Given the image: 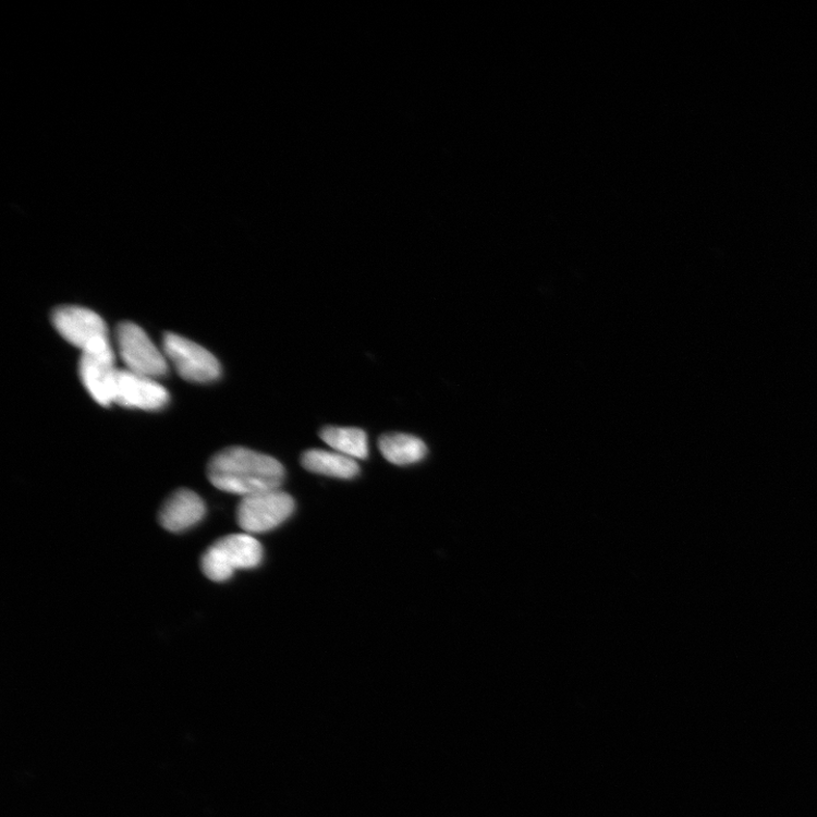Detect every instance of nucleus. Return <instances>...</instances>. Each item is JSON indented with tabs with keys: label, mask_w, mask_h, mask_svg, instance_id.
<instances>
[{
	"label": "nucleus",
	"mask_w": 817,
	"mask_h": 817,
	"mask_svg": "<svg viewBox=\"0 0 817 817\" xmlns=\"http://www.w3.org/2000/svg\"><path fill=\"white\" fill-rule=\"evenodd\" d=\"M207 475L217 489L245 498L280 489L285 470L276 458L232 447L211 458Z\"/></svg>",
	"instance_id": "1"
},
{
	"label": "nucleus",
	"mask_w": 817,
	"mask_h": 817,
	"mask_svg": "<svg viewBox=\"0 0 817 817\" xmlns=\"http://www.w3.org/2000/svg\"><path fill=\"white\" fill-rule=\"evenodd\" d=\"M53 329L82 354L115 363V353L109 339L107 325L92 309L62 306L52 312Z\"/></svg>",
	"instance_id": "2"
},
{
	"label": "nucleus",
	"mask_w": 817,
	"mask_h": 817,
	"mask_svg": "<svg viewBox=\"0 0 817 817\" xmlns=\"http://www.w3.org/2000/svg\"><path fill=\"white\" fill-rule=\"evenodd\" d=\"M261 544L247 534H234L215 541L202 558L205 576L215 583L228 582L236 570L255 569L263 562Z\"/></svg>",
	"instance_id": "3"
},
{
	"label": "nucleus",
	"mask_w": 817,
	"mask_h": 817,
	"mask_svg": "<svg viewBox=\"0 0 817 817\" xmlns=\"http://www.w3.org/2000/svg\"><path fill=\"white\" fill-rule=\"evenodd\" d=\"M115 340L125 369L150 378L166 376L169 361L139 325L123 321L117 327Z\"/></svg>",
	"instance_id": "4"
},
{
	"label": "nucleus",
	"mask_w": 817,
	"mask_h": 817,
	"mask_svg": "<svg viewBox=\"0 0 817 817\" xmlns=\"http://www.w3.org/2000/svg\"><path fill=\"white\" fill-rule=\"evenodd\" d=\"M162 351L178 374L190 383L206 385L222 375L220 362L204 346L175 333L162 339Z\"/></svg>",
	"instance_id": "5"
},
{
	"label": "nucleus",
	"mask_w": 817,
	"mask_h": 817,
	"mask_svg": "<svg viewBox=\"0 0 817 817\" xmlns=\"http://www.w3.org/2000/svg\"><path fill=\"white\" fill-rule=\"evenodd\" d=\"M295 510L293 498L280 489L245 497L237 505L239 526L251 534L267 533L285 523Z\"/></svg>",
	"instance_id": "6"
},
{
	"label": "nucleus",
	"mask_w": 817,
	"mask_h": 817,
	"mask_svg": "<svg viewBox=\"0 0 817 817\" xmlns=\"http://www.w3.org/2000/svg\"><path fill=\"white\" fill-rule=\"evenodd\" d=\"M170 402V393L157 380L126 369H118L114 403L129 408L157 412Z\"/></svg>",
	"instance_id": "7"
},
{
	"label": "nucleus",
	"mask_w": 817,
	"mask_h": 817,
	"mask_svg": "<svg viewBox=\"0 0 817 817\" xmlns=\"http://www.w3.org/2000/svg\"><path fill=\"white\" fill-rule=\"evenodd\" d=\"M206 514L203 499L190 489H179L162 504L158 520L163 529L180 533L198 525Z\"/></svg>",
	"instance_id": "8"
},
{
	"label": "nucleus",
	"mask_w": 817,
	"mask_h": 817,
	"mask_svg": "<svg viewBox=\"0 0 817 817\" xmlns=\"http://www.w3.org/2000/svg\"><path fill=\"white\" fill-rule=\"evenodd\" d=\"M114 362L82 354L78 374L82 385L90 397L100 405L114 404V392L118 369Z\"/></svg>",
	"instance_id": "9"
},
{
	"label": "nucleus",
	"mask_w": 817,
	"mask_h": 817,
	"mask_svg": "<svg viewBox=\"0 0 817 817\" xmlns=\"http://www.w3.org/2000/svg\"><path fill=\"white\" fill-rule=\"evenodd\" d=\"M378 449L389 462L397 466H411L427 455V446L417 436L403 432H388L378 440Z\"/></svg>",
	"instance_id": "10"
},
{
	"label": "nucleus",
	"mask_w": 817,
	"mask_h": 817,
	"mask_svg": "<svg viewBox=\"0 0 817 817\" xmlns=\"http://www.w3.org/2000/svg\"><path fill=\"white\" fill-rule=\"evenodd\" d=\"M302 465L310 473L340 479H352L361 474L356 460L336 451L308 450L302 456Z\"/></svg>",
	"instance_id": "11"
},
{
	"label": "nucleus",
	"mask_w": 817,
	"mask_h": 817,
	"mask_svg": "<svg viewBox=\"0 0 817 817\" xmlns=\"http://www.w3.org/2000/svg\"><path fill=\"white\" fill-rule=\"evenodd\" d=\"M319 436L336 452L351 459L365 460L369 455L368 436L361 428L327 426Z\"/></svg>",
	"instance_id": "12"
}]
</instances>
